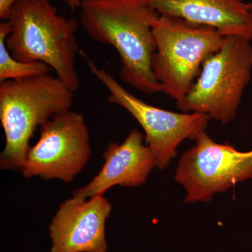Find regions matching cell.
<instances>
[{
	"label": "cell",
	"mask_w": 252,
	"mask_h": 252,
	"mask_svg": "<svg viewBox=\"0 0 252 252\" xmlns=\"http://www.w3.org/2000/svg\"><path fill=\"white\" fill-rule=\"evenodd\" d=\"M11 28L8 21L0 23V82L49 74L52 69L40 62H24L13 57L6 44Z\"/></svg>",
	"instance_id": "cell-12"
},
{
	"label": "cell",
	"mask_w": 252,
	"mask_h": 252,
	"mask_svg": "<svg viewBox=\"0 0 252 252\" xmlns=\"http://www.w3.org/2000/svg\"><path fill=\"white\" fill-rule=\"evenodd\" d=\"M79 9L86 34L117 51L122 81L144 94L161 92L152 70L157 11L144 0H82Z\"/></svg>",
	"instance_id": "cell-1"
},
{
	"label": "cell",
	"mask_w": 252,
	"mask_h": 252,
	"mask_svg": "<svg viewBox=\"0 0 252 252\" xmlns=\"http://www.w3.org/2000/svg\"><path fill=\"white\" fill-rule=\"evenodd\" d=\"M143 135L133 129L122 144H109L103 154L104 163L90 183L74 190L73 197L92 198L114 186L139 187L144 185L155 167L157 160L152 149L143 142Z\"/></svg>",
	"instance_id": "cell-10"
},
{
	"label": "cell",
	"mask_w": 252,
	"mask_h": 252,
	"mask_svg": "<svg viewBox=\"0 0 252 252\" xmlns=\"http://www.w3.org/2000/svg\"><path fill=\"white\" fill-rule=\"evenodd\" d=\"M72 11L79 9L82 0H63Z\"/></svg>",
	"instance_id": "cell-14"
},
{
	"label": "cell",
	"mask_w": 252,
	"mask_h": 252,
	"mask_svg": "<svg viewBox=\"0 0 252 252\" xmlns=\"http://www.w3.org/2000/svg\"><path fill=\"white\" fill-rule=\"evenodd\" d=\"M112 209L103 195L61 203L49 227L50 252H107L105 225Z\"/></svg>",
	"instance_id": "cell-9"
},
{
	"label": "cell",
	"mask_w": 252,
	"mask_h": 252,
	"mask_svg": "<svg viewBox=\"0 0 252 252\" xmlns=\"http://www.w3.org/2000/svg\"><path fill=\"white\" fill-rule=\"evenodd\" d=\"M74 93L49 74L0 82V121L6 140L1 169L21 170L36 129L70 110Z\"/></svg>",
	"instance_id": "cell-3"
},
{
	"label": "cell",
	"mask_w": 252,
	"mask_h": 252,
	"mask_svg": "<svg viewBox=\"0 0 252 252\" xmlns=\"http://www.w3.org/2000/svg\"><path fill=\"white\" fill-rule=\"evenodd\" d=\"M154 75L161 92L180 102L191 89L204 62L223 44L225 36L210 26L158 15L153 24Z\"/></svg>",
	"instance_id": "cell-4"
},
{
	"label": "cell",
	"mask_w": 252,
	"mask_h": 252,
	"mask_svg": "<svg viewBox=\"0 0 252 252\" xmlns=\"http://www.w3.org/2000/svg\"><path fill=\"white\" fill-rule=\"evenodd\" d=\"M6 21L11 31L6 44L14 59L47 64L63 84L78 91L77 18L60 15L51 0H18Z\"/></svg>",
	"instance_id": "cell-2"
},
{
	"label": "cell",
	"mask_w": 252,
	"mask_h": 252,
	"mask_svg": "<svg viewBox=\"0 0 252 252\" xmlns=\"http://www.w3.org/2000/svg\"><path fill=\"white\" fill-rule=\"evenodd\" d=\"M18 0H0V18L6 21L13 6Z\"/></svg>",
	"instance_id": "cell-13"
},
{
	"label": "cell",
	"mask_w": 252,
	"mask_h": 252,
	"mask_svg": "<svg viewBox=\"0 0 252 252\" xmlns=\"http://www.w3.org/2000/svg\"><path fill=\"white\" fill-rule=\"evenodd\" d=\"M159 15L184 18L224 36L252 41V2L245 0H144Z\"/></svg>",
	"instance_id": "cell-11"
},
{
	"label": "cell",
	"mask_w": 252,
	"mask_h": 252,
	"mask_svg": "<svg viewBox=\"0 0 252 252\" xmlns=\"http://www.w3.org/2000/svg\"><path fill=\"white\" fill-rule=\"evenodd\" d=\"M192 148L181 156L175 179L186 191L185 203H208L216 194L252 180V150L241 152L215 142L202 132Z\"/></svg>",
	"instance_id": "cell-7"
},
{
	"label": "cell",
	"mask_w": 252,
	"mask_h": 252,
	"mask_svg": "<svg viewBox=\"0 0 252 252\" xmlns=\"http://www.w3.org/2000/svg\"><path fill=\"white\" fill-rule=\"evenodd\" d=\"M89 129L81 113L69 110L40 127V137L30 147L21 171L26 178L70 182L91 157Z\"/></svg>",
	"instance_id": "cell-8"
},
{
	"label": "cell",
	"mask_w": 252,
	"mask_h": 252,
	"mask_svg": "<svg viewBox=\"0 0 252 252\" xmlns=\"http://www.w3.org/2000/svg\"><path fill=\"white\" fill-rule=\"evenodd\" d=\"M251 42L225 36L220 49L204 62L185 98L177 102L179 110L205 114L221 124L233 121L252 79Z\"/></svg>",
	"instance_id": "cell-5"
},
{
	"label": "cell",
	"mask_w": 252,
	"mask_h": 252,
	"mask_svg": "<svg viewBox=\"0 0 252 252\" xmlns=\"http://www.w3.org/2000/svg\"><path fill=\"white\" fill-rule=\"evenodd\" d=\"M91 74L105 87L109 103L130 113L145 133L146 143L152 149L158 168L166 169L186 140H196L206 131L210 118L198 113L174 112L151 105L131 94L106 69L86 58Z\"/></svg>",
	"instance_id": "cell-6"
}]
</instances>
